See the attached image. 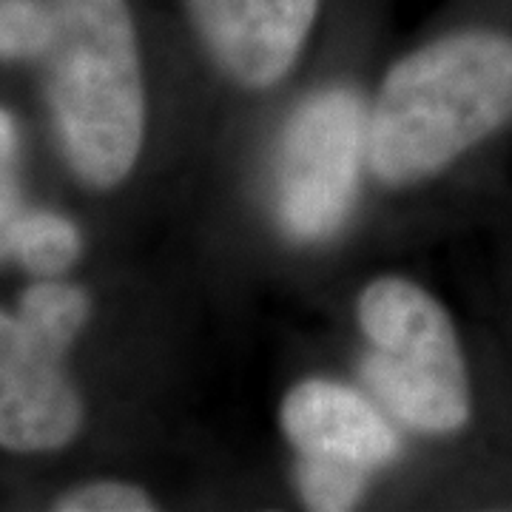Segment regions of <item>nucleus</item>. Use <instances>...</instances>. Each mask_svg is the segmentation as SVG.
I'll return each mask as SVG.
<instances>
[{"mask_svg":"<svg viewBox=\"0 0 512 512\" xmlns=\"http://www.w3.org/2000/svg\"><path fill=\"white\" fill-rule=\"evenodd\" d=\"M512 123V37L456 29L396 57L367 94L370 180L393 194L444 177Z\"/></svg>","mask_w":512,"mask_h":512,"instance_id":"nucleus-1","label":"nucleus"},{"mask_svg":"<svg viewBox=\"0 0 512 512\" xmlns=\"http://www.w3.org/2000/svg\"><path fill=\"white\" fill-rule=\"evenodd\" d=\"M46 100L72 174L111 191L134 174L148 134L140 35L128 0H49Z\"/></svg>","mask_w":512,"mask_h":512,"instance_id":"nucleus-2","label":"nucleus"},{"mask_svg":"<svg viewBox=\"0 0 512 512\" xmlns=\"http://www.w3.org/2000/svg\"><path fill=\"white\" fill-rule=\"evenodd\" d=\"M356 376L413 439L461 436L476 410L456 319L416 276L384 271L353 296Z\"/></svg>","mask_w":512,"mask_h":512,"instance_id":"nucleus-3","label":"nucleus"},{"mask_svg":"<svg viewBox=\"0 0 512 512\" xmlns=\"http://www.w3.org/2000/svg\"><path fill=\"white\" fill-rule=\"evenodd\" d=\"M367 180V94L328 83L296 100L276 137L268 185L279 237L296 248L333 242Z\"/></svg>","mask_w":512,"mask_h":512,"instance_id":"nucleus-4","label":"nucleus"},{"mask_svg":"<svg viewBox=\"0 0 512 512\" xmlns=\"http://www.w3.org/2000/svg\"><path fill=\"white\" fill-rule=\"evenodd\" d=\"M188 32L225 86L282 89L311 49L322 0H183Z\"/></svg>","mask_w":512,"mask_h":512,"instance_id":"nucleus-5","label":"nucleus"},{"mask_svg":"<svg viewBox=\"0 0 512 512\" xmlns=\"http://www.w3.org/2000/svg\"><path fill=\"white\" fill-rule=\"evenodd\" d=\"M276 430L291 461L376 478L404 458V433L359 382L308 373L279 396Z\"/></svg>","mask_w":512,"mask_h":512,"instance_id":"nucleus-6","label":"nucleus"},{"mask_svg":"<svg viewBox=\"0 0 512 512\" xmlns=\"http://www.w3.org/2000/svg\"><path fill=\"white\" fill-rule=\"evenodd\" d=\"M66 356L26 328L18 311H0V450L57 453L80 436L86 404Z\"/></svg>","mask_w":512,"mask_h":512,"instance_id":"nucleus-7","label":"nucleus"},{"mask_svg":"<svg viewBox=\"0 0 512 512\" xmlns=\"http://www.w3.org/2000/svg\"><path fill=\"white\" fill-rule=\"evenodd\" d=\"M18 316L43 342L69 353L92 319V296L60 276H37L20 293Z\"/></svg>","mask_w":512,"mask_h":512,"instance_id":"nucleus-8","label":"nucleus"},{"mask_svg":"<svg viewBox=\"0 0 512 512\" xmlns=\"http://www.w3.org/2000/svg\"><path fill=\"white\" fill-rule=\"evenodd\" d=\"M83 254L80 228L57 211L26 208L9 239V259L35 276H60Z\"/></svg>","mask_w":512,"mask_h":512,"instance_id":"nucleus-9","label":"nucleus"},{"mask_svg":"<svg viewBox=\"0 0 512 512\" xmlns=\"http://www.w3.org/2000/svg\"><path fill=\"white\" fill-rule=\"evenodd\" d=\"M55 32L49 0H0V60L43 57Z\"/></svg>","mask_w":512,"mask_h":512,"instance_id":"nucleus-10","label":"nucleus"},{"mask_svg":"<svg viewBox=\"0 0 512 512\" xmlns=\"http://www.w3.org/2000/svg\"><path fill=\"white\" fill-rule=\"evenodd\" d=\"M52 507L60 512H151L160 504L143 484L123 478H97L60 493Z\"/></svg>","mask_w":512,"mask_h":512,"instance_id":"nucleus-11","label":"nucleus"},{"mask_svg":"<svg viewBox=\"0 0 512 512\" xmlns=\"http://www.w3.org/2000/svg\"><path fill=\"white\" fill-rule=\"evenodd\" d=\"M23 211H26V205H23V194H20L15 163H0V262L9 259V239H12V231L23 217Z\"/></svg>","mask_w":512,"mask_h":512,"instance_id":"nucleus-12","label":"nucleus"},{"mask_svg":"<svg viewBox=\"0 0 512 512\" xmlns=\"http://www.w3.org/2000/svg\"><path fill=\"white\" fill-rule=\"evenodd\" d=\"M0 163H18V123L6 109H0Z\"/></svg>","mask_w":512,"mask_h":512,"instance_id":"nucleus-13","label":"nucleus"}]
</instances>
